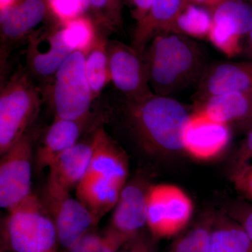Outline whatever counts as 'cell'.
<instances>
[{"mask_svg": "<svg viewBox=\"0 0 252 252\" xmlns=\"http://www.w3.org/2000/svg\"><path fill=\"white\" fill-rule=\"evenodd\" d=\"M41 200L54 221L59 245L67 250L97 225L77 197L51 181L47 180Z\"/></svg>", "mask_w": 252, "mask_h": 252, "instance_id": "cell-9", "label": "cell"}, {"mask_svg": "<svg viewBox=\"0 0 252 252\" xmlns=\"http://www.w3.org/2000/svg\"><path fill=\"white\" fill-rule=\"evenodd\" d=\"M228 215L243 227L252 240V203H236L230 208Z\"/></svg>", "mask_w": 252, "mask_h": 252, "instance_id": "cell-31", "label": "cell"}, {"mask_svg": "<svg viewBox=\"0 0 252 252\" xmlns=\"http://www.w3.org/2000/svg\"><path fill=\"white\" fill-rule=\"evenodd\" d=\"M61 23L68 45L74 51L81 50L87 52L99 26L92 16L86 14Z\"/></svg>", "mask_w": 252, "mask_h": 252, "instance_id": "cell-26", "label": "cell"}, {"mask_svg": "<svg viewBox=\"0 0 252 252\" xmlns=\"http://www.w3.org/2000/svg\"><path fill=\"white\" fill-rule=\"evenodd\" d=\"M215 215L205 213L175 237L167 252H210Z\"/></svg>", "mask_w": 252, "mask_h": 252, "instance_id": "cell-25", "label": "cell"}, {"mask_svg": "<svg viewBox=\"0 0 252 252\" xmlns=\"http://www.w3.org/2000/svg\"><path fill=\"white\" fill-rule=\"evenodd\" d=\"M92 149L86 175L102 177L124 188L129 172L128 158L125 151L102 127L94 132Z\"/></svg>", "mask_w": 252, "mask_h": 252, "instance_id": "cell-16", "label": "cell"}, {"mask_svg": "<svg viewBox=\"0 0 252 252\" xmlns=\"http://www.w3.org/2000/svg\"><path fill=\"white\" fill-rule=\"evenodd\" d=\"M230 92H252V62L218 63L207 68L195 94V102Z\"/></svg>", "mask_w": 252, "mask_h": 252, "instance_id": "cell-15", "label": "cell"}, {"mask_svg": "<svg viewBox=\"0 0 252 252\" xmlns=\"http://www.w3.org/2000/svg\"><path fill=\"white\" fill-rule=\"evenodd\" d=\"M210 252H252V240L229 215H215Z\"/></svg>", "mask_w": 252, "mask_h": 252, "instance_id": "cell-23", "label": "cell"}, {"mask_svg": "<svg viewBox=\"0 0 252 252\" xmlns=\"http://www.w3.org/2000/svg\"><path fill=\"white\" fill-rule=\"evenodd\" d=\"M231 179L235 189L252 203V165L233 170Z\"/></svg>", "mask_w": 252, "mask_h": 252, "instance_id": "cell-30", "label": "cell"}, {"mask_svg": "<svg viewBox=\"0 0 252 252\" xmlns=\"http://www.w3.org/2000/svg\"><path fill=\"white\" fill-rule=\"evenodd\" d=\"M185 4L184 0H154L145 16L136 22L131 44L132 47L143 54L156 36L168 33Z\"/></svg>", "mask_w": 252, "mask_h": 252, "instance_id": "cell-18", "label": "cell"}, {"mask_svg": "<svg viewBox=\"0 0 252 252\" xmlns=\"http://www.w3.org/2000/svg\"><path fill=\"white\" fill-rule=\"evenodd\" d=\"M252 164V129L247 131L244 139L235 154L233 170Z\"/></svg>", "mask_w": 252, "mask_h": 252, "instance_id": "cell-32", "label": "cell"}, {"mask_svg": "<svg viewBox=\"0 0 252 252\" xmlns=\"http://www.w3.org/2000/svg\"><path fill=\"white\" fill-rule=\"evenodd\" d=\"M33 137L29 130L1 155L0 206L9 210L32 193Z\"/></svg>", "mask_w": 252, "mask_h": 252, "instance_id": "cell-10", "label": "cell"}, {"mask_svg": "<svg viewBox=\"0 0 252 252\" xmlns=\"http://www.w3.org/2000/svg\"><path fill=\"white\" fill-rule=\"evenodd\" d=\"M129 239L107 228L103 233L89 231L74 243L68 252H118Z\"/></svg>", "mask_w": 252, "mask_h": 252, "instance_id": "cell-28", "label": "cell"}, {"mask_svg": "<svg viewBox=\"0 0 252 252\" xmlns=\"http://www.w3.org/2000/svg\"><path fill=\"white\" fill-rule=\"evenodd\" d=\"M227 0H190L189 2L193 3L209 10L212 13Z\"/></svg>", "mask_w": 252, "mask_h": 252, "instance_id": "cell-35", "label": "cell"}, {"mask_svg": "<svg viewBox=\"0 0 252 252\" xmlns=\"http://www.w3.org/2000/svg\"><path fill=\"white\" fill-rule=\"evenodd\" d=\"M251 165H252V164H251Z\"/></svg>", "mask_w": 252, "mask_h": 252, "instance_id": "cell-40", "label": "cell"}, {"mask_svg": "<svg viewBox=\"0 0 252 252\" xmlns=\"http://www.w3.org/2000/svg\"><path fill=\"white\" fill-rule=\"evenodd\" d=\"M154 240L155 239H149L140 233L129 240L123 246L122 250L118 252H157L154 246Z\"/></svg>", "mask_w": 252, "mask_h": 252, "instance_id": "cell-33", "label": "cell"}, {"mask_svg": "<svg viewBox=\"0 0 252 252\" xmlns=\"http://www.w3.org/2000/svg\"><path fill=\"white\" fill-rule=\"evenodd\" d=\"M107 51L111 79L118 94L129 99L143 98L154 94L149 86L143 54L132 45L109 39Z\"/></svg>", "mask_w": 252, "mask_h": 252, "instance_id": "cell-11", "label": "cell"}, {"mask_svg": "<svg viewBox=\"0 0 252 252\" xmlns=\"http://www.w3.org/2000/svg\"><path fill=\"white\" fill-rule=\"evenodd\" d=\"M105 107L148 154L169 156L184 153L183 132L190 117L185 106L172 97L152 94L129 99L116 92L107 94Z\"/></svg>", "mask_w": 252, "mask_h": 252, "instance_id": "cell-1", "label": "cell"}, {"mask_svg": "<svg viewBox=\"0 0 252 252\" xmlns=\"http://www.w3.org/2000/svg\"><path fill=\"white\" fill-rule=\"evenodd\" d=\"M231 139L230 125L195 111L184 130V154L195 161H213L228 150Z\"/></svg>", "mask_w": 252, "mask_h": 252, "instance_id": "cell-12", "label": "cell"}, {"mask_svg": "<svg viewBox=\"0 0 252 252\" xmlns=\"http://www.w3.org/2000/svg\"><path fill=\"white\" fill-rule=\"evenodd\" d=\"M109 32L98 26L92 44L86 53V73L94 99L112 83L109 70L107 37Z\"/></svg>", "mask_w": 252, "mask_h": 252, "instance_id": "cell-22", "label": "cell"}, {"mask_svg": "<svg viewBox=\"0 0 252 252\" xmlns=\"http://www.w3.org/2000/svg\"><path fill=\"white\" fill-rule=\"evenodd\" d=\"M92 150V140L68 149L50 165L47 180L69 191L76 189L87 173Z\"/></svg>", "mask_w": 252, "mask_h": 252, "instance_id": "cell-19", "label": "cell"}, {"mask_svg": "<svg viewBox=\"0 0 252 252\" xmlns=\"http://www.w3.org/2000/svg\"><path fill=\"white\" fill-rule=\"evenodd\" d=\"M243 54L248 61L252 62V28L244 41Z\"/></svg>", "mask_w": 252, "mask_h": 252, "instance_id": "cell-36", "label": "cell"}, {"mask_svg": "<svg viewBox=\"0 0 252 252\" xmlns=\"http://www.w3.org/2000/svg\"><path fill=\"white\" fill-rule=\"evenodd\" d=\"M89 14L109 32L123 30L124 0H85Z\"/></svg>", "mask_w": 252, "mask_h": 252, "instance_id": "cell-27", "label": "cell"}, {"mask_svg": "<svg viewBox=\"0 0 252 252\" xmlns=\"http://www.w3.org/2000/svg\"><path fill=\"white\" fill-rule=\"evenodd\" d=\"M149 183L143 175L127 181L121 191L108 228L131 240L147 226Z\"/></svg>", "mask_w": 252, "mask_h": 252, "instance_id": "cell-14", "label": "cell"}, {"mask_svg": "<svg viewBox=\"0 0 252 252\" xmlns=\"http://www.w3.org/2000/svg\"><path fill=\"white\" fill-rule=\"evenodd\" d=\"M212 21V14L209 10L193 3H186L172 23L168 33L191 39H207Z\"/></svg>", "mask_w": 252, "mask_h": 252, "instance_id": "cell-24", "label": "cell"}, {"mask_svg": "<svg viewBox=\"0 0 252 252\" xmlns=\"http://www.w3.org/2000/svg\"><path fill=\"white\" fill-rule=\"evenodd\" d=\"M55 19L45 0H14L0 13V72L4 81L11 52L42 22Z\"/></svg>", "mask_w": 252, "mask_h": 252, "instance_id": "cell-7", "label": "cell"}, {"mask_svg": "<svg viewBox=\"0 0 252 252\" xmlns=\"http://www.w3.org/2000/svg\"><path fill=\"white\" fill-rule=\"evenodd\" d=\"M193 212V200L179 186L160 183L149 187L147 226L155 240L180 235L188 228Z\"/></svg>", "mask_w": 252, "mask_h": 252, "instance_id": "cell-6", "label": "cell"}, {"mask_svg": "<svg viewBox=\"0 0 252 252\" xmlns=\"http://www.w3.org/2000/svg\"><path fill=\"white\" fill-rule=\"evenodd\" d=\"M26 69L31 79L39 83V87L49 84L60 67L74 50L63 34L62 23H47L28 36Z\"/></svg>", "mask_w": 252, "mask_h": 252, "instance_id": "cell-8", "label": "cell"}, {"mask_svg": "<svg viewBox=\"0 0 252 252\" xmlns=\"http://www.w3.org/2000/svg\"><path fill=\"white\" fill-rule=\"evenodd\" d=\"M86 52L76 50L63 63L54 79L41 87L55 118L85 120L94 117L95 102L86 73Z\"/></svg>", "mask_w": 252, "mask_h": 252, "instance_id": "cell-4", "label": "cell"}, {"mask_svg": "<svg viewBox=\"0 0 252 252\" xmlns=\"http://www.w3.org/2000/svg\"><path fill=\"white\" fill-rule=\"evenodd\" d=\"M91 119L70 120L55 118L36 149L34 156L36 170L41 172L49 167L59 155L78 143Z\"/></svg>", "mask_w": 252, "mask_h": 252, "instance_id": "cell-17", "label": "cell"}, {"mask_svg": "<svg viewBox=\"0 0 252 252\" xmlns=\"http://www.w3.org/2000/svg\"><path fill=\"white\" fill-rule=\"evenodd\" d=\"M122 189L102 177L86 175L76 187V197L97 224L102 217L114 210Z\"/></svg>", "mask_w": 252, "mask_h": 252, "instance_id": "cell-21", "label": "cell"}, {"mask_svg": "<svg viewBox=\"0 0 252 252\" xmlns=\"http://www.w3.org/2000/svg\"><path fill=\"white\" fill-rule=\"evenodd\" d=\"M143 56L149 86L158 95L173 97L194 84L198 85L208 68L198 43L174 33L156 36Z\"/></svg>", "mask_w": 252, "mask_h": 252, "instance_id": "cell-2", "label": "cell"}, {"mask_svg": "<svg viewBox=\"0 0 252 252\" xmlns=\"http://www.w3.org/2000/svg\"><path fill=\"white\" fill-rule=\"evenodd\" d=\"M184 1H185L186 3H188L190 0H184Z\"/></svg>", "mask_w": 252, "mask_h": 252, "instance_id": "cell-39", "label": "cell"}, {"mask_svg": "<svg viewBox=\"0 0 252 252\" xmlns=\"http://www.w3.org/2000/svg\"><path fill=\"white\" fill-rule=\"evenodd\" d=\"M238 127L240 130L245 131V132L251 130L252 129V115L249 118L248 120L242 123V124H239Z\"/></svg>", "mask_w": 252, "mask_h": 252, "instance_id": "cell-37", "label": "cell"}, {"mask_svg": "<svg viewBox=\"0 0 252 252\" xmlns=\"http://www.w3.org/2000/svg\"><path fill=\"white\" fill-rule=\"evenodd\" d=\"M207 39L228 58L243 54V38L252 28V6L245 0H227L212 13Z\"/></svg>", "mask_w": 252, "mask_h": 252, "instance_id": "cell-13", "label": "cell"}, {"mask_svg": "<svg viewBox=\"0 0 252 252\" xmlns=\"http://www.w3.org/2000/svg\"><path fill=\"white\" fill-rule=\"evenodd\" d=\"M224 124L237 126L252 115V92L217 94L196 102L195 110Z\"/></svg>", "mask_w": 252, "mask_h": 252, "instance_id": "cell-20", "label": "cell"}, {"mask_svg": "<svg viewBox=\"0 0 252 252\" xmlns=\"http://www.w3.org/2000/svg\"><path fill=\"white\" fill-rule=\"evenodd\" d=\"M154 0H125L130 9L132 17L136 22L145 16Z\"/></svg>", "mask_w": 252, "mask_h": 252, "instance_id": "cell-34", "label": "cell"}, {"mask_svg": "<svg viewBox=\"0 0 252 252\" xmlns=\"http://www.w3.org/2000/svg\"><path fill=\"white\" fill-rule=\"evenodd\" d=\"M41 92L26 69L18 66L0 92V155L19 140L40 110Z\"/></svg>", "mask_w": 252, "mask_h": 252, "instance_id": "cell-3", "label": "cell"}, {"mask_svg": "<svg viewBox=\"0 0 252 252\" xmlns=\"http://www.w3.org/2000/svg\"><path fill=\"white\" fill-rule=\"evenodd\" d=\"M14 1V0H0V9L7 7Z\"/></svg>", "mask_w": 252, "mask_h": 252, "instance_id": "cell-38", "label": "cell"}, {"mask_svg": "<svg viewBox=\"0 0 252 252\" xmlns=\"http://www.w3.org/2000/svg\"><path fill=\"white\" fill-rule=\"evenodd\" d=\"M4 233L14 252H57L54 221L41 199L33 193L8 211Z\"/></svg>", "mask_w": 252, "mask_h": 252, "instance_id": "cell-5", "label": "cell"}, {"mask_svg": "<svg viewBox=\"0 0 252 252\" xmlns=\"http://www.w3.org/2000/svg\"><path fill=\"white\" fill-rule=\"evenodd\" d=\"M55 19L59 22L89 14L85 0H45Z\"/></svg>", "mask_w": 252, "mask_h": 252, "instance_id": "cell-29", "label": "cell"}]
</instances>
